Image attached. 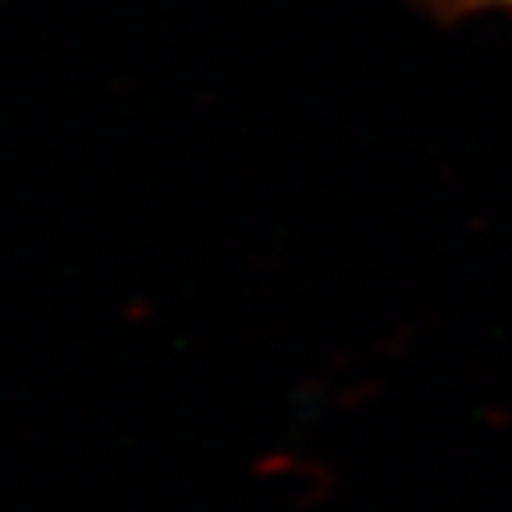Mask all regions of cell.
Instances as JSON below:
<instances>
[{
  "label": "cell",
  "mask_w": 512,
  "mask_h": 512,
  "mask_svg": "<svg viewBox=\"0 0 512 512\" xmlns=\"http://www.w3.org/2000/svg\"><path fill=\"white\" fill-rule=\"evenodd\" d=\"M452 11H502L512 15V0H441Z\"/></svg>",
  "instance_id": "1"
}]
</instances>
